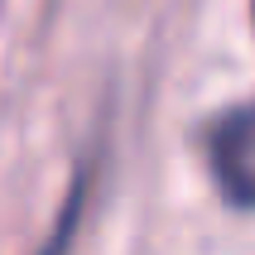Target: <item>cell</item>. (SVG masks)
I'll return each mask as SVG.
<instances>
[{
	"mask_svg": "<svg viewBox=\"0 0 255 255\" xmlns=\"http://www.w3.org/2000/svg\"><path fill=\"white\" fill-rule=\"evenodd\" d=\"M202 144H207V164L227 202L255 207V101L222 111L207 126Z\"/></svg>",
	"mask_w": 255,
	"mask_h": 255,
	"instance_id": "cell-1",
	"label": "cell"
}]
</instances>
